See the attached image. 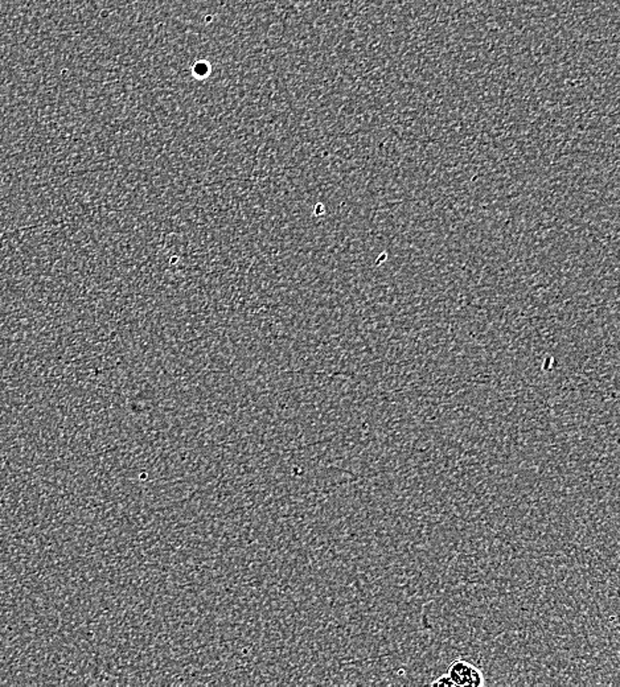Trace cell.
Masks as SVG:
<instances>
[{
    "label": "cell",
    "instance_id": "6da1fadb",
    "mask_svg": "<svg viewBox=\"0 0 620 687\" xmlns=\"http://www.w3.org/2000/svg\"><path fill=\"white\" fill-rule=\"evenodd\" d=\"M447 676L451 678L455 687H480L485 683L483 673L464 659L454 661L449 667Z\"/></svg>",
    "mask_w": 620,
    "mask_h": 687
},
{
    "label": "cell",
    "instance_id": "7a4b0ae2",
    "mask_svg": "<svg viewBox=\"0 0 620 687\" xmlns=\"http://www.w3.org/2000/svg\"><path fill=\"white\" fill-rule=\"evenodd\" d=\"M432 686L455 687V685H454L451 678L449 677L447 674H443V676L437 678V679L432 682Z\"/></svg>",
    "mask_w": 620,
    "mask_h": 687
}]
</instances>
